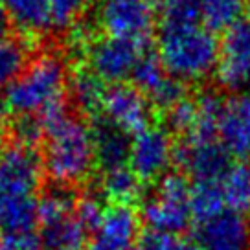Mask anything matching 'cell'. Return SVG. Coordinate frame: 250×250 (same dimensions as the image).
<instances>
[{"label": "cell", "instance_id": "obj_14", "mask_svg": "<svg viewBox=\"0 0 250 250\" xmlns=\"http://www.w3.org/2000/svg\"><path fill=\"white\" fill-rule=\"evenodd\" d=\"M140 239V219L131 206L112 204L100 228L88 241V250H133Z\"/></svg>", "mask_w": 250, "mask_h": 250}, {"label": "cell", "instance_id": "obj_19", "mask_svg": "<svg viewBox=\"0 0 250 250\" xmlns=\"http://www.w3.org/2000/svg\"><path fill=\"white\" fill-rule=\"evenodd\" d=\"M195 127H193V131L188 138L193 142L217 140L219 120H221V112H223V107H225V98L217 90L206 88L195 98Z\"/></svg>", "mask_w": 250, "mask_h": 250}, {"label": "cell", "instance_id": "obj_4", "mask_svg": "<svg viewBox=\"0 0 250 250\" xmlns=\"http://www.w3.org/2000/svg\"><path fill=\"white\" fill-rule=\"evenodd\" d=\"M191 184L182 173H167L160 179L156 195L142 208V221L149 230L179 235L191 225Z\"/></svg>", "mask_w": 250, "mask_h": 250}, {"label": "cell", "instance_id": "obj_12", "mask_svg": "<svg viewBox=\"0 0 250 250\" xmlns=\"http://www.w3.org/2000/svg\"><path fill=\"white\" fill-rule=\"evenodd\" d=\"M193 235L201 250H250V221L228 208L197 223Z\"/></svg>", "mask_w": 250, "mask_h": 250}, {"label": "cell", "instance_id": "obj_3", "mask_svg": "<svg viewBox=\"0 0 250 250\" xmlns=\"http://www.w3.org/2000/svg\"><path fill=\"white\" fill-rule=\"evenodd\" d=\"M68 79V66L61 55H39L4 90V107L13 118L39 116L42 110L64 100Z\"/></svg>", "mask_w": 250, "mask_h": 250}, {"label": "cell", "instance_id": "obj_8", "mask_svg": "<svg viewBox=\"0 0 250 250\" xmlns=\"http://www.w3.org/2000/svg\"><path fill=\"white\" fill-rule=\"evenodd\" d=\"M175 160V142L167 127L149 125L142 133L134 134L131 144L129 166L144 182L158 180L167 175Z\"/></svg>", "mask_w": 250, "mask_h": 250}, {"label": "cell", "instance_id": "obj_18", "mask_svg": "<svg viewBox=\"0 0 250 250\" xmlns=\"http://www.w3.org/2000/svg\"><path fill=\"white\" fill-rule=\"evenodd\" d=\"M11 22L26 33H44L52 28L50 0H0Z\"/></svg>", "mask_w": 250, "mask_h": 250}, {"label": "cell", "instance_id": "obj_7", "mask_svg": "<svg viewBox=\"0 0 250 250\" xmlns=\"http://www.w3.org/2000/svg\"><path fill=\"white\" fill-rule=\"evenodd\" d=\"M44 173L39 149L15 142L0 149V197H37Z\"/></svg>", "mask_w": 250, "mask_h": 250}, {"label": "cell", "instance_id": "obj_29", "mask_svg": "<svg viewBox=\"0 0 250 250\" xmlns=\"http://www.w3.org/2000/svg\"><path fill=\"white\" fill-rule=\"evenodd\" d=\"M11 136H13L11 142H15V144L37 149L41 142L46 140V131H44V125L39 116H19L13 118Z\"/></svg>", "mask_w": 250, "mask_h": 250}, {"label": "cell", "instance_id": "obj_39", "mask_svg": "<svg viewBox=\"0 0 250 250\" xmlns=\"http://www.w3.org/2000/svg\"><path fill=\"white\" fill-rule=\"evenodd\" d=\"M249 92H250V85H249Z\"/></svg>", "mask_w": 250, "mask_h": 250}, {"label": "cell", "instance_id": "obj_17", "mask_svg": "<svg viewBox=\"0 0 250 250\" xmlns=\"http://www.w3.org/2000/svg\"><path fill=\"white\" fill-rule=\"evenodd\" d=\"M68 86H70L72 102L81 112L90 116H98L102 112L107 86L90 68L83 66L70 74Z\"/></svg>", "mask_w": 250, "mask_h": 250}, {"label": "cell", "instance_id": "obj_30", "mask_svg": "<svg viewBox=\"0 0 250 250\" xmlns=\"http://www.w3.org/2000/svg\"><path fill=\"white\" fill-rule=\"evenodd\" d=\"M197 120V105L195 98H189L182 100L179 105H175L171 110L166 112V127L169 133L182 134L184 138H188L193 127H195Z\"/></svg>", "mask_w": 250, "mask_h": 250}, {"label": "cell", "instance_id": "obj_26", "mask_svg": "<svg viewBox=\"0 0 250 250\" xmlns=\"http://www.w3.org/2000/svg\"><path fill=\"white\" fill-rule=\"evenodd\" d=\"M189 203H191V213L197 223L206 221L227 210L221 182H193Z\"/></svg>", "mask_w": 250, "mask_h": 250}, {"label": "cell", "instance_id": "obj_33", "mask_svg": "<svg viewBox=\"0 0 250 250\" xmlns=\"http://www.w3.org/2000/svg\"><path fill=\"white\" fill-rule=\"evenodd\" d=\"M184 243L179 235L147 230L138 239V250H182Z\"/></svg>", "mask_w": 250, "mask_h": 250}, {"label": "cell", "instance_id": "obj_24", "mask_svg": "<svg viewBox=\"0 0 250 250\" xmlns=\"http://www.w3.org/2000/svg\"><path fill=\"white\" fill-rule=\"evenodd\" d=\"M203 4L204 28L217 33L230 30L232 26L243 21V13L247 11V0H201Z\"/></svg>", "mask_w": 250, "mask_h": 250}, {"label": "cell", "instance_id": "obj_21", "mask_svg": "<svg viewBox=\"0 0 250 250\" xmlns=\"http://www.w3.org/2000/svg\"><path fill=\"white\" fill-rule=\"evenodd\" d=\"M225 204L228 210L250 213V160H237L221 180Z\"/></svg>", "mask_w": 250, "mask_h": 250}, {"label": "cell", "instance_id": "obj_20", "mask_svg": "<svg viewBox=\"0 0 250 250\" xmlns=\"http://www.w3.org/2000/svg\"><path fill=\"white\" fill-rule=\"evenodd\" d=\"M41 245L44 250H88V234L76 215L48 227H41Z\"/></svg>", "mask_w": 250, "mask_h": 250}, {"label": "cell", "instance_id": "obj_22", "mask_svg": "<svg viewBox=\"0 0 250 250\" xmlns=\"http://www.w3.org/2000/svg\"><path fill=\"white\" fill-rule=\"evenodd\" d=\"M76 204H78V199L72 193L70 188L54 186L46 189L39 197V203H37L39 227H48V225L74 217Z\"/></svg>", "mask_w": 250, "mask_h": 250}, {"label": "cell", "instance_id": "obj_6", "mask_svg": "<svg viewBox=\"0 0 250 250\" xmlns=\"http://www.w3.org/2000/svg\"><path fill=\"white\" fill-rule=\"evenodd\" d=\"M146 52V42L105 35L92 41L85 50L86 68H90L105 85H118L131 79L136 62Z\"/></svg>", "mask_w": 250, "mask_h": 250}, {"label": "cell", "instance_id": "obj_32", "mask_svg": "<svg viewBox=\"0 0 250 250\" xmlns=\"http://www.w3.org/2000/svg\"><path fill=\"white\" fill-rule=\"evenodd\" d=\"M105 211L107 208L102 204V199L94 195L81 197L76 204V219L79 225L85 228L86 234H94L100 228L103 217H105Z\"/></svg>", "mask_w": 250, "mask_h": 250}, {"label": "cell", "instance_id": "obj_23", "mask_svg": "<svg viewBox=\"0 0 250 250\" xmlns=\"http://www.w3.org/2000/svg\"><path fill=\"white\" fill-rule=\"evenodd\" d=\"M30 64V48L22 39H0V90H6Z\"/></svg>", "mask_w": 250, "mask_h": 250}, {"label": "cell", "instance_id": "obj_28", "mask_svg": "<svg viewBox=\"0 0 250 250\" xmlns=\"http://www.w3.org/2000/svg\"><path fill=\"white\" fill-rule=\"evenodd\" d=\"M186 98H188L186 83L177 78H173V76H167V78L147 96V100H149V103H151L153 110H162V112L171 110L175 105H179V103L182 102V100H186Z\"/></svg>", "mask_w": 250, "mask_h": 250}, {"label": "cell", "instance_id": "obj_38", "mask_svg": "<svg viewBox=\"0 0 250 250\" xmlns=\"http://www.w3.org/2000/svg\"><path fill=\"white\" fill-rule=\"evenodd\" d=\"M86 2H88V4H90V2H94V0H86Z\"/></svg>", "mask_w": 250, "mask_h": 250}, {"label": "cell", "instance_id": "obj_37", "mask_svg": "<svg viewBox=\"0 0 250 250\" xmlns=\"http://www.w3.org/2000/svg\"><path fill=\"white\" fill-rule=\"evenodd\" d=\"M0 250H4V247H2V243H0Z\"/></svg>", "mask_w": 250, "mask_h": 250}, {"label": "cell", "instance_id": "obj_13", "mask_svg": "<svg viewBox=\"0 0 250 250\" xmlns=\"http://www.w3.org/2000/svg\"><path fill=\"white\" fill-rule=\"evenodd\" d=\"M217 140L230 156L250 160V92H235L225 100Z\"/></svg>", "mask_w": 250, "mask_h": 250}, {"label": "cell", "instance_id": "obj_34", "mask_svg": "<svg viewBox=\"0 0 250 250\" xmlns=\"http://www.w3.org/2000/svg\"><path fill=\"white\" fill-rule=\"evenodd\" d=\"M11 26H13L11 17L8 15V11L4 9V6L0 4V39L2 37H8L9 31H11Z\"/></svg>", "mask_w": 250, "mask_h": 250}, {"label": "cell", "instance_id": "obj_31", "mask_svg": "<svg viewBox=\"0 0 250 250\" xmlns=\"http://www.w3.org/2000/svg\"><path fill=\"white\" fill-rule=\"evenodd\" d=\"M86 6V0H50L52 28L59 31L74 28L79 22Z\"/></svg>", "mask_w": 250, "mask_h": 250}, {"label": "cell", "instance_id": "obj_1", "mask_svg": "<svg viewBox=\"0 0 250 250\" xmlns=\"http://www.w3.org/2000/svg\"><path fill=\"white\" fill-rule=\"evenodd\" d=\"M42 162L57 186L70 188L85 180L96 164L90 125L72 112L48 125Z\"/></svg>", "mask_w": 250, "mask_h": 250}, {"label": "cell", "instance_id": "obj_35", "mask_svg": "<svg viewBox=\"0 0 250 250\" xmlns=\"http://www.w3.org/2000/svg\"><path fill=\"white\" fill-rule=\"evenodd\" d=\"M182 250H201L199 247H197V243H184V247H182Z\"/></svg>", "mask_w": 250, "mask_h": 250}, {"label": "cell", "instance_id": "obj_11", "mask_svg": "<svg viewBox=\"0 0 250 250\" xmlns=\"http://www.w3.org/2000/svg\"><path fill=\"white\" fill-rule=\"evenodd\" d=\"M102 114L127 134H138L153 125V107L134 85H110L103 98Z\"/></svg>", "mask_w": 250, "mask_h": 250}, {"label": "cell", "instance_id": "obj_9", "mask_svg": "<svg viewBox=\"0 0 250 250\" xmlns=\"http://www.w3.org/2000/svg\"><path fill=\"white\" fill-rule=\"evenodd\" d=\"M217 79L223 88L241 92L250 85V19L225 31L219 46Z\"/></svg>", "mask_w": 250, "mask_h": 250}, {"label": "cell", "instance_id": "obj_2", "mask_svg": "<svg viewBox=\"0 0 250 250\" xmlns=\"http://www.w3.org/2000/svg\"><path fill=\"white\" fill-rule=\"evenodd\" d=\"M219 46L215 33L199 24L160 28L156 54L169 76L184 83H197L217 70Z\"/></svg>", "mask_w": 250, "mask_h": 250}, {"label": "cell", "instance_id": "obj_5", "mask_svg": "<svg viewBox=\"0 0 250 250\" xmlns=\"http://www.w3.org/2000/svg\"><path fill=\"white\" fill-rule=\"evenodd\" d=\"M98 26L109 37L147 42L155 28V0H100Z\"/></svg>", "mask_w": 250, "mask_h": 250}, {"label": "cell", "instance_id": "obj_36", "mask_svg": "<svg viewBox=\"0 0 250 250\" xmlns=\"http://www.w3.org/2000/svg\"><path fill=\"white\" fill-rule=\"evenodd\" d=\"M247 11L250 13V0H247Z\"/></svg>", "mask_w": 250, "mask_h": 250}, {"label": "cell", "instance_id": "obj_10", "mask_svg": "<svg viewBox=\"0 0 250 250\" xmlns=\"http://www.w3.org/2000/svg\"><path fill=\"white\" fill-rule=\"evenodd\" d=\"M232 156L221 142H193L184 138L175 146V164L193 182H221L232 166Z\"/></svg>", "mask_w": 250, "mask_h": 250}, {"label": "cell", "instance_id": "obj_16", "mask_svg": "<svg viewBox=\"0 0 250 250\" xmlns=\"http://www.w3.org/2000/svg\"><path fill=\"white\" fill-rule=\"evenodd\" d=\"M144 184L146 182L131 169V166H124V167L103 171L100 179V191L110 204L131 206L142 201Z\"/></svg>", "mask_w": 250, "mask_h": 250}, {"label": "cell", "instance_id": "obj_27", "mask_svg": "<svg viewBox=\"0 0 250 250\" xmlns=\"http://www.w3.org/2000/svg\"><path fill=\"white\" fill-rule=\"evenodd\" d=\"M167 76H169V74H167V70L164 68V64L160 61L158 54L147 50V52L140 57V61L136 62V66H134V70H133V76H131V81H133V85L147 98L149 94L153 92Z\"/></svg>", "mask_w": 250, "mask_h": 250}, {"label": "cell", "instance_id": "obj_40", "mask_svg": "<svg viewBox=\"0 0 250 250\" xmlns=\"http://www.w3.org/2000/svg\"><path fill=\"white\" fill-rule=\"evenodd\" d=\"M0 118H2V116H0Z\"/></svg>", "mask_w": 250, "mask_h": 250}, {"label": "cell", "instance_id": "obj_15", "mask_svg": "<svg viewBox=\"0 0 250 250\" xmlns=\"http://www.w3.org/2000/svg\"><path fill=\"white\" fill-rule=\"evenodd\" d=\"M90 134H92L96 164L100 166L103 171L124 167L129 164L131 144H133L131 134H127L124 129H120L103 114L92 116Z\"/></svg>", "mask_w": 250, "mask_h": 250}, {"label": "cell", "instance_id": "obj_25", "mask_svg": "<svg viewBox=\"0 0 250 250\" xmlns=\"http://www.w3.org/2000/svg\"><path fill=\"white\" fill-rule=\"evenodd\" d=\"M160 28L195 26L203 19L201 0H155Z\"/></svg>", "mask_w": 250, "mask_h": 250}]
</instances>
